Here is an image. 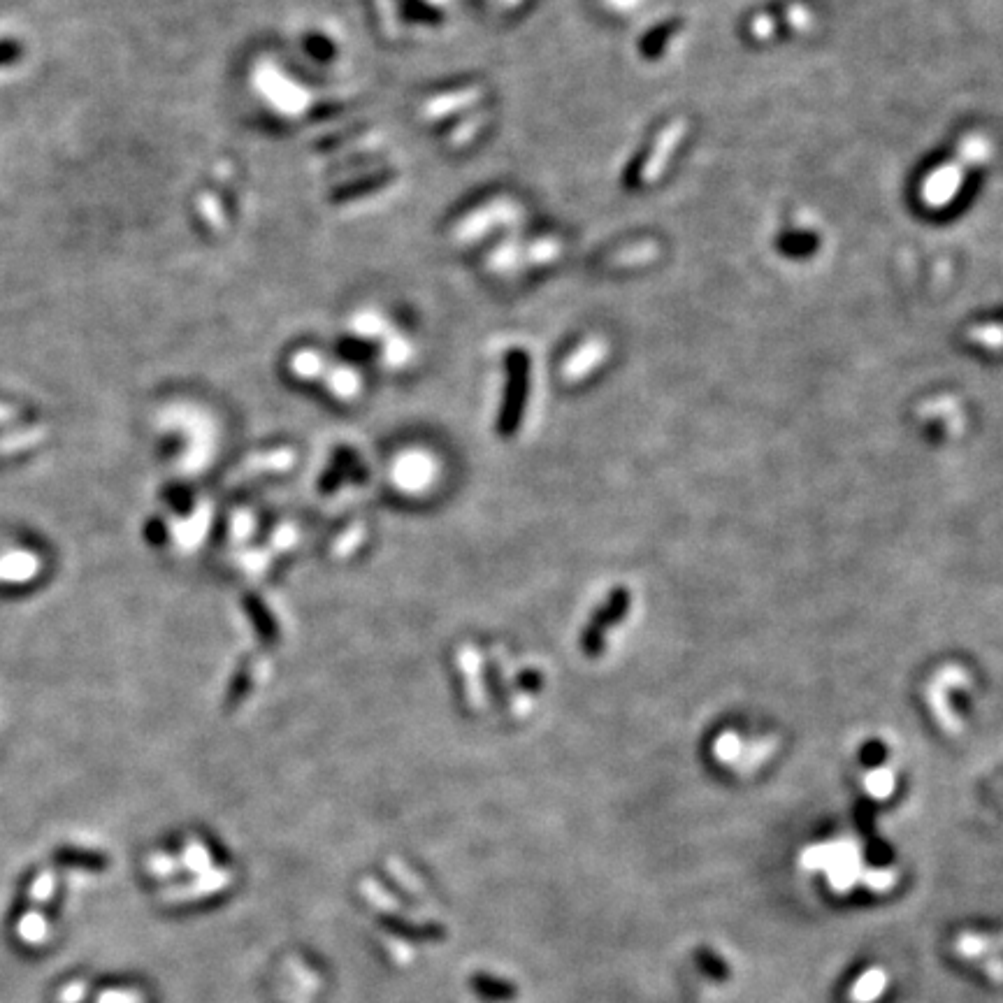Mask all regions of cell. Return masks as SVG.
<instances>
[{"label": "cell", "instance_id": "1", "mask_svg": "<svg viewBox=\"0 0 1003 1003\" xmlns=\"http://www.w3.org/2000/svg\"><path fill=\"white\" fill-rule=\"evenodd\" d=\"M251 86L256 89L258 98L274 114H279L284 119L305 117L309 107H312V93H309V89H305L298 79H293L284 68L270 59L258 61L254 70H251Z\"/></svg>", "mask_w": 1003, "mask_h": 1003}, {"label": "cell", "instance_id": "2", "mask_svg": "<svg viewBox=\"0 0 1003 1003\" xmlns=\"http://www.w3.org/2000/svg\"><path fill=\"white\" fill-rule=\"evenodd\" d=\"M523 216V207L518 205L516 200L511 198H493L488 202H483L472 212L465 214L456 226L451 230V240L453 244H474L481 237H486L488 233H493L497 228L504 226H514V223Z\"/></svg>", "mask_w": 1003, "mask_h": 1003}, {"label": "cell", "instance_id": "3", "mask_svg": "<svg viewBox=\"0 0 1003 1003\" xmlns=\"http://www.w3.org/2000/svg\"><path fill=\"white\" fill-rule=\"evenodd\" d=\"M507 367H509L507 400H504V409H502V416H500L502 435H511V432L516 430L518 418H521V414H523L525 395H528V372H530L528 356H525L523 351H511Z\"/></svg>", "mask_w": 1003, "mask_h": 1003}, {"label": "cell", "instance_id": "4", "mask_svg": "<svg viewBox=\"0 0 1003 1003\" xmlns=\"http://www.w3.org/2000/svg\"><path fill=\"white\" fill-rule=\"evenodd\" d=\"M483 96H486V93H483L481 84H467L460 86V89L444 91L439 93V96L425 100L421 107V117L428 121H442L446 117H451V114H458L463 110H469V107H474Z\"/></svg>", "mask_w": 1003, "mask_h": 1003}, {"label": "cell", "instance_id": "5", "mask_svg": "<svg viewBox=\"0 0 1003 1003\" xmlns=\"http://www.w3.org/2000/svg\"><path fill=\"white\" fill-rule=\"evenodd\" d=\"M604 353H606V344L602 342V339H588V342H583L579 349H576L572 356H569L565 360V365H562V377H565V381H569V384H574V381H581L586 374H590V370L593 367H597L604 360Z\"/></svg>", "mask_w": 1003, "mask_h": 1003}, {"label": "cell", "instance_id": "6", "mask_svg": "<svg viewBox=\"0 0 1003 1003\" xmlns=\"http://www.w3.org/2000/svg\"><path fill=\"white\" fill-rule=\"evenodd\" d=\"M42 560L31 551H10L0 558V583H28L40 574Z\"/></svg>", "mask_w": 1003, "mask_h": 1003}, {"label": "cell", "instance_id": "7", "mask_svg": "<svg viewBox=\"0 0 1003 1003\" xmlns=\"http://www.w3.org/2000/svg\"><path fill=\"white\" fill-rule=\"evenodd\" d=\"M562 242L558 237H535V240H521V254H518V272L528 268L555 263L562 254Z\"/></svg>", "mask_w": 1003, "mask_h": 1003}, {"label": "cell", "instance_id": "8", "mask_svg": "<svg viewBox=\"0 0 1003 1003\" xmlns=\"http://www.w3.org/2000/svg\"><path fill=\"white\" fill-rule=\"evenodd\" d=\"M676 140H678L676 128H667V131L658 137L653 151L648 154V158L644 163H641V168H639V182L641 184L653 182V179L660 175V170H662V165H665L667 156H671V151H674Z\"/></svg>", "mask_w": 1003, "mask_h": 1003}, {"label": "cell", "instance_id": "9", "mask_svg": "<svg viewBox=\"0 0 1003 1003\" xmlns=\"http://www.w3.org/2000/svg\"><path fill=\"white\" fill-rule=\"evenodd\" d=\"M349 330L353 333V337L360 339H372V337L384 339L391 333L393 326L384 319V314L377 312V309H360V312L351 316Z\"/></svg>", "mask_w": 1003, "mask_h": 1003}, {"label": "cell", "instance_id": "10", "mask_svg": "<svg viewBox=\"0 0 1003 1003\" xmlns=\"http://www.w3.org/2000/svg\"><path fill=\"white\" fill-rule=\"evenodd\" d=\"M288 367H291L293 377H298L302 381H314L326 377L328 363L323 358V353L314 349H300L295 351L291 360H288Z\"/></svg>", "mask_w": 1003, "mask_h": 1003}, {"label": "cell", "instance_id": "11", "mask_svg": "<svg viewBox=\"0 0 1003 1003\" xmlns=\"http://www.w3.org/2000/svg\"><path fill=\"white\" fill-rule=\"evenodd\" d=\"M326 384L330 388V393L339 400H353L358 398L360 393V377L356 370H351V367H335V370H328Z\"/></svg>", "mask_w": 1003, "mask_h": 1003}, {"label": "cell", "instance_id": "12", "mask_svg": "<svg viewBox=\"0 0 1003 1003\" xmlns=\"http://www.w3.org/2000/svg\"><path fill=\"white\" fill-rule=\"evenodd\" d=\"M411 356H414V346H411V342L407 337H404L402 333H398V330H391L384 337V349H381V358H384V363L388 367H402V365H407Z\"/></svg>", "mask_w": 1003, "mask_h": 1003}, {"label": "cell", "instance_id": "13", "mask_svg": "<svg viewBox=\"0 0 1003 1003\" xmlns=\"http://www.w3.org/2000/svg\"><path fill=\"white\" fill-rule=\"evenodd\" d=\"M17 934L24 943L28 945H40L49 934L47 918L40 913V908H31V911L24 913V918L19 920Z\"/></svg>", "mask_w": 1003, "mask_h": 1003}, {"label": "cell", "instance_id": "14", "mask_svg": "<svg viewBox=\"0 0 1003 1003\" xmlns=\"http://www.w3.org/2000/svg\"><path fill=\"white\" fill-rule=\"evenodd\" d=\"M488 121H490L488 112H479V114H472V117H465V121H460V124L453 128L449 140L446 142H449V147H453V149L465 147V144L472 142L474 137L479 135L483 128H486Z\"/></svg>", "mask_w": 1003, "mask_h": 1003}, {"label": "cell", "instance_id": "15", "mask_svg": "<svg viewBox=\"0 0 1003 1003\" xmlns=\"http://www.w3.org/2000/svg\"><path fill=\"white\" fill-rule=\"evenodd\" d=\"M198 212L202 216V221L207 223L209 228L214 230V233H221L223 228H226V207H223V202L219 196H214V193H209L205 191L202 196L198 198Z\"/></svg>", "mask_w": 1003, "mask_h": 1003}, {"label": "cell", "instance_id": "16", "mask_svg": "<svg viewBox=\"0 0 1003 1003\" xmlns=\"http://www.w3.org/2000/svg\"><path fill=\"white\" fill-rule=\"evenodd\" d=\"M45 437H47V432L42 430V428L12 432V435H7V437L0 439V453H3V456H10V453L31 449V446L40 444Z\"/></svg>", "mask_w": 1003, "mask_h": 1003}, {"label": "cell", "instance_id": "17", "mask_svg": "<svg viewBox=\"0 0 1003 1003\" xmlns=\"http://www.w3.org/2000/svg\"><path fill=\"white\" fill-rule=\"evenodd\" d=\"M56 887V873L54 871H42L38 878L33 880L31 885V904L33 908H40L42 904H47L52 899Z\"/></svg>", "mask_w": 1003, "mask_h": 1003}, {"label": "cell", "instance_id": "18", "mask_svg": "<svg viewBox=\"0 0 1003 1003\" xmlns=\"http://www.w3.org/2000/svg\"><path fill=\"white\" fill-rule=\"evenodd\" d=\"M648 254H651V249L648 247H634V249H623V251H616V254H611L609 256V261H606V265L609 268H623V265H634L637 261H646Z\"/></svg>", "mask_w": 1003, "mask_h": 1003}, {"label": "cell", "instance_id": "19", "mask_svg": "<svg viewBox=\"0 0 1003 1003\" xmlns=\"http://www.w3.org/2000/svg\"><path fill=\"white\" fill-rule=\"evenodd\" d=\"M98 1003H142V999L133 990H105L100 992Z\"/></svg>", "mask_w": 1003, "mask_h": 1003}, {"label": "cell", "instance_id": "20", "mask_svg": "<svg viewBox=\"0 0 1003 1003\" xmlns=\"http://www.w3.org/2000/svg\"><path fill=\"white\" fill-rule=\"evenodd\" d=\"M84 997H86V983H82V980H75V983L63 987L61 994H59V1001L61 1003H82Z\"/></svg>", "mask_w": 1003, "mask_h": 1003}, {"label": "cell", "instance_id": "21", "mask_svg": "<svg viewBox=\"0 0 1003 1003\" xmlns=\"http://www.w3.org/2000/svg\"><path fill=\"white\" fill-rule=\"evenodd\" d=\"M184 862L189 864V867H191L193 871H202V869L207 867V862H209V860H207V853H205V850H202V848L198 846V843H193V846L189 848V853H186V860H184Z\"/></svg>", "mask_w": 1003, "mask_h": 1003}, {"label": "cell", "instance_id": "22", "mask_svg": "<svg viewBox=\"0 0 1003 1003\" xmlns=\"http://www.w3.org/2000/svg\"><path fill=\"white\" fill-rule=\"evenodd\" d=\"M149 867H151V871L156 873V876H170V871H175V869H177V864L172 862L170 857L158 855V857H151Z\"/></svg>", "mask_w": 1003, "mask_h": 1003}, {"label": "cell", "instance_id": "23", "mask_svg": "<svg viewBox=\"0 0 1003 1003\" xmlns=\"http://www.w3.org/2000/svg\"><path fill=\"white\" fill-rule=\"evenodd\" d=\"M14 54H17V45H12V42H0V63L14 59Z\"/></svg>", "mask_w": 1003, "mask_h": 1003}, {"label": "cell", "instance_id": "24", "mask_svg": "<svg viewBox=\"0 0 1003 1003\" xmlns=\"http://www.w3.org/2000/svg\"><path fill=\"white\" fill-rule=\"evenodd\" d=\"M613 10H618V12H625V10H632V7H637L641 0H606Z\"/></svg>", "mask_w": 1003, "mask_h": 1003}, {"label": "cell", "instance_id": "25", "mask_svg": "<svg viewBox=\"0 0 1003 1003\" xmlns=\"http://www.w3.org/2000/svg\"><path fill=\"white\" fill-rule=\"evenodd\" d=\"M14 418H17V411L10 407H0V423H10Z\"/></svg>", "mask_w": 1003, "mask_h": 1003}, {"label": "cell", "instance_id": "26", "mask_svg": "<svg viewBox=\"0 0 1003 1003\" xmlns=\"http://www.w3.org/2000/svg\"><path fill=\"white\" fill-rule=\"evenodd\" d=\"M500 5L504 10H516V7L523 5V0H500Z\"/></svg>", "mask_w": 1003, "mask_h": 1003}]
</instances>
